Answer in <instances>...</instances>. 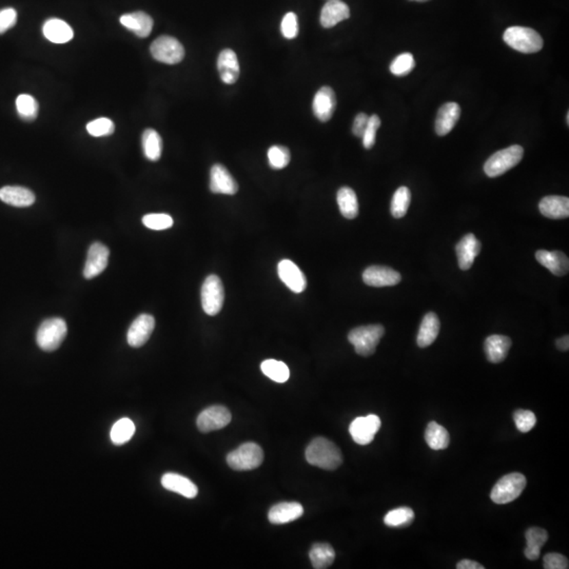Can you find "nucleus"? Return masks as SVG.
<instances>
[{"mask_svg":"<svg viewBox=\"0 0 569 569\" xmlns=\"http://www.w3.org/2000/svg\"><path fill=\"white\" fill-rule=\"evenodd\" d=\"M524 150L519 144L508 147L492 154L485 162L484 171L490 177H498L512 169L521 162Z\"/></svg>","mask_w":569,"mask_h":569,"instance_id":"nucleus-6","label":"nucleus"},{"mask_svg":"<svg viewBox=\"0 0 569 569\" xmlns=\"http://www.w3.org/2000/svg\"><path fill=\"white\" fill-rule=\"evenodd\" d=\"M262 372L277 383H286L290 377L288 366L277 359H266L261 365Z\"/></svg>","mask_w":569,"mask_h":569,"instance_id":"nucleus-36","label":"nucleus"},{"mask_svg":"<svg viewBox=\"0 0 569 569\" xmlns=\"http://www.w3.org/2000/svg\"><path fill=\"white\" fill-rule=\"evenodd\" d=\"M210 190L215 194H236L238 185L226 167L215 164L210 171Z\"/></svg>","mask_w":569,"mask_h":569,"instance_id":"nucleus-16","label":"nucleus"},{"mask_svg":"<svg viewBox=\"0 0 569 569\" xmlns=\"http://www.w3.org/2000/svg\"><path fill=\"white\" fill-rule=\"evenodd\" d=\"M290 160V151L286 147L273 146L268 150V162L273 169L281 170L286 168Z\"/></svg>","mask_w":569,"mask_h":569,"instance_id":"nucleus-41","label":"nucleus"},{"mask_svg":"<svg viewBox=\"0 0 569 569\" xmlns=\"http://www.w3.org/2000/svg\"><path fill=\"white\" fill-rule=\"evenodd\" d=\"M382 425L381 418L375 414L359 416L350 424L349 432L352 439L359 445L365 446L375 440V435Z\"/></svg>","mask_w":569,"mask_h":569,"instance_id":"nucleus-10","label":"nucleus"},{"mask_svg":"<svg viewBox=\"0 0 569 569\" xmlns=\"http://www.w3.org/2000/svg\"><path fill=\"white\" fill-rule=\"evenodd\" d=\"M457 569H484L485 567L483 566L482 564H480V563L476 562V561L462 560V561H461V562L457 563Z\"/></svg>","mask_w":569,"mask_h":569,"instance_id":"nucleus-51","label":"nucleus"},{"mask_svg":"<svg viewBox=\"0 0 569 569\" xmlns=\"http://www.w3.org/2000/svg\"><path fill=\"white\" fill-rule=\"evenodd\" d=\"M173 223V218L165 213H152V214L144 215L142 218V224L147 228L157 230V231L171 228Z\"/></svg>","mask_w":569,"mask_h":569,"instance_id":"nucleus-44","label":"nucleus"},{"mask_svg":"<svg viewBox=\"0 0 569 569\" xmlns=\"http://www.w3.org/2000/svg\"><path fill=\"white\" fill-rule=\"evenodd\" d=\"M281 34L285 38L293 39L299 34V23H297V16L293 12H289L281 21Z\"/></svg>","mask_w":569,"mask_h":569,"instance_id":"nucleus-47","label":"nucleus"},{"mask_svg":"<svg viewBox=\"0 0 569 569\" xmlns=\"http://www.w3.org/2000/svg\"><path fill=\"white\" fill-rule=\"evenodd\" d=\"M461 116V108L457 103H447L440 108L435 119V132L445 136L451 132Z\"/></svg>","mask_w":569,"mask_h":569,"instance_id":"nucleus-25","label":"nucleus"},{"mask_svg":"<svg viewBox=\"0 0 569 569\" xmlns=\"http://www.w3.org/2000/svg\"><path fill=\"white\" fill-rule=\"evenodd\" d=\"M218 70L223 83L233 85L240 77V62L236 52L231 49H225L218 58Z\"/></svg>","mask_w":569,"mask_h":569,"instance_id":"nucleus-19","label":"nucleus"},{"mask_svg":"<svg viewBox=\"0 0 569 569\" xmlns=\"http://www.w3.org/2000/svg\"><path fill=\"white\" fill-rule=\"evenodd\" d=\"M115 130V125L111 119L107 117L94 119L87 125V131L94 138H101L113 134Z\"/></svg>","mask_w":569,"mask_h":569,"instance_id":"nucleus-43","label":"nucleus"},{"mask_svg":"<svg viewBox=\"0 0 569 569\" xmlns=\"http://www.w3.org/2000/svg\"><path fill=\"white\" fill-rule=\"evenodd\" d=\"M16 109L19 116L25 121H32L38 115V103L28 94H21L16 99Z\"/></svg>","mask_w":569,"mask_h":569,"instance_id":"nucleus-40","label":"nucleus"},{"mask_svg":"<svg viewBox=\"0 0 569 569\" xmlns=\"http://www.w3.org/2000/svg\"><path fill=\"white\" fill-rule=\"evenodd\" d=\"M309 557L314 568H328L336 560V551L333 547L327 543H316L311 547Z\"/></svg>","mask_w":569,"mask_h":569,"instance_id":"nucleus-33","label":"nucleus"},{"mask_svg":"<svg viewBox=\"0 0 569 569\" xmlns=\"http://www.w3.org/2000/svg\"><path fill=\"white\" fill-rule=\"evenodd\" d=\"M385 329L382 325H368L355 328L348 334V340L362 357H370L375 352Z\"/></svg>","mask_w":569,"mask_h":569,"instance_id":"nucleus-2","label":"nucleus"},{"mask_svg":"<svg viewBox=\"0 0 569 569\" xmlns=\"http://www.w3.org/2000/svg\"><path fill=\"white\" fill-rule=\"evenodd\" d=\"M264 461V451L255 443H245L227 455V463L234 470H253L261 466Z\"/></svg>","mask_w":569,"mask_h":569,"instance_id":"nucleus-7","label":"nucleus"},{"mask_svg":"<svg viewBox=\"0 0 569 569\" xmlns=\"http://www.w3.org/2000/svg\"><path fill=\"white\" fill-rule=\"evenodd\" d=\"M381 127V119L377 115L369 116L368 125L363 134V144L365 149H371L377 140V132Z\"/></svg>","mask_w":569,"mask_h":569,"instance_id":"nucleus-46","label":"nucleus"},{"mask_svg":"<svg viewBox=\"0 0 569 569\" xmlns=\"http://www.w3.org/2000/svg\"><path fill=\"white\" fill-rule=\"evenodd\" d=\"M414 520V511L412 508L399 507L387 512L384 518V523L389 527H406L410 525Z\"/></svg>","mask_w":569,"mask_h":569,"instance_id":"nucleus-39","label":"nucleus"},{"mask_svg":"<svg viewBox=\"0 0 569 569\" xmlns=\"http://www.w3.org/2000/svg\"><path fill=\"white\" fill-rule=\"evenodd\" d=\"M305 455L309 464L326 470H336L343 463L340 448L333 442L325 438H316L311 442Z\"/></svg>","mask_w":569,"mask_h":569,"instance_id":"nucleus-1","label":"nucleus"},{"mask_svg":"<svg viewBox=\"0 0 569 569\" xmlns=\"http://www.w3.org/2000/svg\"><path fill=\"white\" fill-rule=\"evenodd\" d=\"M277 273L283 281L292 292L302 293L306 289L307 279L302 270L290 260H283L277 266Z\"/></svg>","mask_w":569,"mask_h":569,"instance_id":"nucleus-15","label":"nucleus"},{"mask_svg":"<svg viewBox=\"0 0 569 569\" xmlns=\"http://www.w3.org/2000/svg\"><path fill=\"white\" fill-rule=\"evenodd\" d=\"M555 346H557V348H558L559 350H561V351H567V350L569 349V336H562V338L557 340V342H555Z\"/></svg>","mask_w":569,"mask_h":569,"instance_id":"nucleus-52","label":"nucleus"},{"mask_svg":"<svg viewBox=\"0 0 569 569\" xmlns=\"http://www.w3.org/2000/svg\"><path fill=\"white\" fill-rule=\"evenodd\" d=\"M568 567V560L561 553H547L544 557L545 569H567Z\"/></svg>","mask_w":569,"mask_h":569,"instance_id":"nucleus-49","label":"nucleus"},{"mask_svg":"<svg viewBox=\"0 0 569 569\" xmlns=\"http://www.w3.org/2000/svg\"><path fill=\"white\" fill-rule=\"evenodd\" d=\"M514 420L518 430L521 432L531 431L537 423L535 414L529 410L519 409L514 412Z\"/></svg>","mask_w":569,"mask_h":569,"instance_id":"nucleus-45","label":"nucleus"},{"mask_svg":"<svg viewBox=\"0 0 569 569\" xmlns=\"http://www.w3.org/2000/svg\"><path fill=\"white\" fill-rule=\"evenodd\" d=\"M440 332V320L435 312H429L424 316L421 327L418 330L416 343L418 347L426 348L437 340Z\"/></svg>","mask_w":569,"mask_h":569,"instance_id":"nucleus-31","label":"nucleus"},{"mask_svg":"<svg viewBox=\"0 0 569 569\" xmlns=\"http://www.w3.org/2000/svg\"><path fill=\"white\" fill-rule=\"evenodd\" d=\"M162 485L165 490L176 492L187 498H195L199 494V488L192 481L177 473H165L162 478Z\"/></svg>","mask_w":569,"mask_h":569,"instance_id":"nucleus-22","label":"nucleus"},{"mask_svg":"<svg viewBox=\"0 0 569 569\" xmlns=\"http://www.w3.org/2000/svg\"><path fill=\"white\" fill-rule=\"evenodd\" d=\"M481 242L475 234H466L462 240L457 242L455 251H457V262L459 268L463 271L470 269L473 262L481 252Z\"/></svg>","mask_w":569,"mask_h":569,"instance_id":"nucleus-18","label":"nucleus"},{"mask_svg":"<svg viewBox=\"0 0 569 569\" xmlns=\"http://www.w3.org/2000/svg\"><path fill=\"white\" fill-rule=\"evenodd\" d=\"M336 201L344 218L353 220L359 215V201L351 188L343 187L338 190Z\"/></svg>","mask_w":569,"mask_h":569,"instance_id":"nucleus-32","label":"nucleus"},{"mask_svg":"<svg viewBox=\"0 0 569 569\" xmlns=\"http://www.w3.org/2000/svg\"><path fill=\"white\" fill-rule=\"evenodd\" d=\"M155 327V320L150 314H140L131 324L127 334V341L131 347L140 348L144 346L151 336Z\"/></svg>","mask_w":569,"mask_h":569,"instance_id":"nucleus-12","label":"nucleus"},{"mask_svg":"<svg viewBox=\"0 0 569 569\" xmlns=\"http://www.w3.org/2000/svg\"><path fill=\"white\" fill-rule=\"evenodd\" d=\"M349 17L350 9L345 3L341 0H328L320 12V21L324 28L330 29Z\"/></svg>","mask_w":569,"mask_h":569,"instance_id":"nucleus-20","label":"nucleus"},{"mask_svg":"<svg viewBox=\"0 0 569 569\" xmlns=\"http://www.w3.org/2000/svg\"><path fill=\"white\" fill-rule=\"evenodd\" d=\"M45 37L54 44H66L74 36L73 30L62 19H49L42 27Z\"/></svg>","mask_w":569,"mask_h":569,"instance_id":"nucleus-29","label":"nucleus"},{"mask_svg":"<svg viewBox=\"0 0 569 569\" xmlns=\"http://www.w3.org/2000/svg\"><path fill=\"white\" fill-rule=\"evenodd\" d=\"M526 484H527V481L522 473H508L494 485L490 498L492 502L498 505L510 503L521 496L522 492L525 490Z\"/></svg>","mask_w":569,"mask_h":569,"instance_id":"nucleus-4","label":"nucleus"},{"mask_svg":"<svg viewBox=\"0 0 569 569\" xmlns=\"http://www.w3.org/2000/svg\"><path fill=\"white\" fill-rule=\"evenodd\" d=\"M17 12L12 8L0 10V34L7 32L16 25Z\"/></svg>","mask_w":569,"mask_h":569,"instance_id":"nucleus-48","label":"nucleus"},{"mask_svg":"<svg viewBox=\"0 0 569 569\" xmlns=\"http://www.w3.org/2000/svg\"><path fill=\"white\" fill-rule=\"evenodd\" d=\"M66 324L62 318H48L42 323L37 330V345L44 351H55L66 338Z\"/></svg>","mask_w":569,"mask_h":569,"instance_id":"nucleus-5","label":"nucleus"},{"mask_svg":"<svg viewBox=\"0 0 569 569\" xmlns=\"http://www.w3.org/2000/svg\"><path fill=\"white\" fill-rule=\"evenodd\" d=\"M336 108V97L330 87H322L316 92L312 110L318 121L326 123L331 119Z\"/></svg>","mask_w":569,"mask_h":569,"instance_id":"nucleus-17","label":"nucleus"},{"mask_svg":"<svg viewBox=\"0 0 569 569\" xmlns=\"http://www.w3.org/2000/svg\"><path fill=\"white\" fill-rule=\"evenodd\" d=\"M363 281L371 287H390L398 285L402 281V277L392 268L371 266L364 271Z\"/></svg>","mask_w":569,"mask_h":569,"instance_id":"nucleus-14","label":"nucleus"},{"mask_svg":"<svg viewBox=\"0 0 569 569\" xmlns=\"http://www.w3.org/2000/svg\"><path fill=\"white\" fill-rule=\"evenodd\" d=\"M109 255H110V251L107 246L101 242L92 244L88 251L87 261H86L85 269H84L85 279H94L103 273L107 268Z\"/></svg>","mask_w":569,"mask_h":569,"instance_id":"nucleus-13","label":"nucleus"},{"mask_svg":"<svg viewBox=\"0 0 569 569\" xmlns=\"http://www.w3.org/2000/svg\"><path fill=\"white\" fill-rule=\"evenodd\" d=\"M150 52L154 60L162 64H176L185 58L183 45L172 36H160L152 42Z\"/></svg>","mask_w":569,"mask_h":569,"instance_id":"nucleus-9","label":"nucleus"},{"mask_svg":"<svg viewBox=\"0 0 569 569\" xmlns=\"http://www.w3.org/2000/svg\"><path fill=\"white\" fill-rule=\"evenodd\" d=\"M369 116L365 113H359L353 121V126H352V133L357 136V138H363L364 132H365L367 125H368Z\"/></svg>","mask_w":569,"mask_h":569,"instance_id":"nucleus-50","label":"nucleus"},{"mask_svg":"<svg viewBox=\"0 0 569 569\" xmlns=\"http://www.w3.org/2000/svg\"><path fill=\"white\" fill-rule=\"evenodd\" d=\"M525 538L526 547L524 555L528 560H538L542 547L544 546L548 540V533L543 528L531 527L526 531Z\"/></svg>","mask_w":569,"mask_h":569,"instance_id":"nucleus-30","label":"nucleus"},{"mask_svg":"<svg viewBox=\"0 0 569 569\" xmlns=\"http://www.w3.org/2000/svg\"><path fill=\"white\" fill-rule=\"evenodd\" d=\"M511 347V340L508 336L494 334L485 340L484 349L487 359L494 364L503 362L507 357Z\"/></svg>","mask_w":569,"mask_h":569,"instance_id":"nucleus-27","label":"nucleus"},{"mask_svg":"<svg viewBox=\"0 0 569 569\" xmlns=\"http://www.w3.org/2000/svg\"><path fill=\"white\" fill-rule=\"evenodd\" d=\"M135 432V425L130 418H121L111 429V441L115 445L121 446L130 441Z\"/></svg>","mask_w":569,"mask_h":569,"instance_id":"nucleus-37","label":"nucleus"},{"mask_svg":"<svg viewBox=\"0 0 569 569\" xmlns=\"http://www.w3.org/2000/svg\"><path fill=\"white\" fill-rule=\"evenodd\" d=\"M425 441L433 451H442L448 447L451 437L448 431L443 426L437 422H430L426 428Z\"/></svg>","mask_w":569,"mask_h":569,"instance_id":"nucleus-34","label":"nucleus"},{"mask_svg":"<svg viewBox=\"0 0 569 569\" xmlns=\"http://www.w3.org/2000/svg\"><path fill=\"white\" fill-rule=\"evenodd\" d=\"M201 306L208 316L220 314L225 301V289L218 275H209L205 279L201 291Z\"/></svg>","mask_w":569,"mask_h":569,"instance_id":"nucleus-8","label":"nucleus"},{"mask_svg":"<svg viewBox=\"0 0 569 569\" xmlns=\"http://www.w3.org/2000/svg\"><path fill=\"white\" fill-rule=\"evenodd\" d=\"M539 209L540 212L544 215L545 218H553V220L568 218V197H558V195L544 197L540 201Z\"/></svg>","mask_w":569,"mask_h":569,"instance_id":"nucleus-28","label":"nucleus"},{"mask_svg":"<svg viewBox=\"0 0 569 569\" xmlns=\"http://www.w3.org/2000/svg\"><path fill=\"white\" fill-rule=\"evenodd\" d=\"M412 1H418V3H425V1H428V0H412Z\"/></svg>","mask_w":569,"mask_h":569,"instance_id":"nucleus-53","label":"nucleus"},{"mask_svg":"<svg viewBox=\"0 0 569 569\" xmlns=\"http://www.w3.org/2000/svg\"><path fill=\"white\" fill-rule=\"evenodd\" d=\"M412 201V192L407 187H400L394 192L391 201V214L396 218H402L407 213Z\"/></svg>","mask_w":569,"mask_h":569,"instance_id":"nucleus-38","label":"nucleus"},{"mask_svg":"<svg viewBox=\"0 0 569 569\" xmlns=\"http://www.w3.org/2000/svg\"><path fill=\"white\" fill-rule=\"evenodd\" d=\"M535 259L542 266H544L557 277H563L568 273V257L563 252L539 250L535 253Z\"/></svg>","mask_w":569,"mask_h":569,"instance_id":"nucleus-24","label":"nucleus"},{"mask_svg":"<svg viewBox=\"0 0 569 569\" xmlns=\"http://www.w3.org/2000/svg\"><path fill=\"white\" fill-rule=\"evenodd\" d=\"M303 514H304V508L300 503L283 502V503L277 504L270 509L268 519L270 523L281 525V524L290 523V522L300 519Z\"/></svg>","mask_w":569,"mask_h":569,"instance_id":"nucleus-23","label":"nucleus"},{"mask_svg":"<svg viewBox=\"0 0 569 569\" xmlns=\"http://www.w3.org/2000/svg\"><path fill=\"white\" fill-rule=\"evenodd\" d=\"M503 39L510 48L524 54H533L543 48L541 35L533 29L525 27H510L504 32Z\"/></svg>","mask_w":569,"mask_h":569,"instance_id":"nucleus-3","label":"nucleus"},{"mask_svg":"<svg viewBox=\"0 0 569 569\" xmlns=\"http://www.w3.org/2000/svg\"><path fill=\"white\" fill-rule=\"evenodd\" d=\"M0 199L10 206L25 208L34 204L35 195L28 188L7 186L0 189Z\"/></svg>","mask_w":569,"mask_h":569,"instance_id":"nucleus-21","label":"nucleus"},{"mask_svg":"<svg viewBox=\"0 0 569 569\" xmlns=\"http://www.w3.org/2000/svg\"><path fill=\"white\" fill-rule=\"evenodd\" d=\"M142 151L144 156L151 162H157L162 156V140L157 131L153 129H147L142 133Z\"/></svg>","mask_w":569,"mask_h":569,"instance_id":"nucleus-35","label":"nucleus"},{"mask_svg":"<svg viewBox=\"0 0 569 569\" xmlns=\"http://www.w3.org/2000/svg\"><path fill=\"white\" fill-rule=\"evenodd\" d=\"M416 66V60L410 53H402L396 56L390 64V72L396 76L409 74Z\"/></svg>","mask_w":569,"mask_h":569,"instance_id":"nucleus-42","label":"nucleus"},{"mask_svg":"<svg viewBox=\"0 0 569 569\" xmlns=\"http://www.w3.org/2000/svg\"><path fill=\"white\" fill-rule=\"evenodd\" d=\"M231 412L228 408L220 405H215L201 412L197 416V425L203 433L223 429L231 422Z\"/></svg>","mask_w":569,"mask_h":569,"instance_id":"nucleus-11","label":"nucleus"},{"mask_svg":"<svg viewBox=\"0 0 569 569\" xmlns=\"http://www.w3.org/2000/svg\"><path fill=\"white\" fill-rule=\"evenodd\" d=\"M121 25L135 33L140 38H146L151 34L153 29V19L144 12H134L121 17Z\"/></svg>","mask_w":569,"mask_h":569,"instance_id":"nucleus-26","label":"nucleus"},{"mask_svg":"<svg viewBox=\"0 0 569 569\" xmlns=\"http://www.w3.org/2000/svg\"><path fill=\"white\" fill-rule=\"evenodd\" d=\"M566 121H567V125H569V113H567Z\"/></svg>","mask_w":569,"mask_h":569,"instance_id":"nucleus-54","label":"nucleus"}]
</instances>
